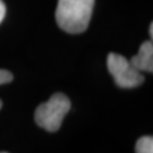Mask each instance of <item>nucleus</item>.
Listing matches in <instances>:
<instances>
[{
    "instance_id": "nucleus-2",
    "label": "nucleus",
    "mask_w": 153,
    "mask_h": 153,
    "mask_svg": "<svg viewBox=\"0 0 153 153\" xmlns=\"http://www.w3.org/2000/svg\"><path fill=\"white\" fill-rule=\"evenodd\" d=\"M69 109V99L62 93H55L47 102L40 104L36 108L34 119L40 127L53 133L60 128L62 120Z\"/></svg>"
},
{
    "instance_id": "nucleus-5",
    "label": "nucleus",
    "mask_w": 153,
    "mask_h": 153,
    "mask_svg": "<svg viewBox=\"0 0 153 153\" xmlns=\"http://www.w3.org/2000/svg\"><path fill=\"white\" fill-rule=\"evenodd\" d=\"M136 153H153V138L152 136H143L136 142L135 145Z\"/></svg>"
},
{
    "instance_id": "nucleus-8",
    "label": "nucleus",
    "mask_w": 153,
    "mask_h": 153,
    "mask_svg": "<svg viewBox=\"0 0 153 153\" xmlns=\"http://www.w3.org/2000/svg\"><path fill=\"white\" fill-rule=\"evenodd\" d=\"M150 35H151V39H152V36H153V25L152 24L150 25Z\"/></svg>"
},
{
    "instance_id": "nucleus-10",
    "label": "nucleus",
    "mask_w": 153,
    "mask_h": 153,
    "mask_svg": "<svg viewBox=\"0 0 153 153\" xmlns=\"http://www.w3.org/2000/svg\"><path fill=\"white\" fill-rule=\"evenodd\" d=\"M0 153H7V152H0Z\"/></svg>"
},
{
    "instance_id": "nucleus-6",
    "label": "nucleus",
    "mask_w": 153,
    "mask_h": 153,
    "mask_svg": "<svg viewBox=\"0 0 153 153\" xmlns=\"http://www.w3.org/2000/svg\"><path fill=\"white\" fill-rule=\"evenodd\" d=\"M13 78H14V76L10 71H6V69H0V85L11 82Z\"/></svg>"
},
{
    "instance_id": "nucleus-9",
    "label": "nucleus",
    "mask_w": 153,
    "mask_h": 153,
    "mask_svg": "<svg viewBox=\"0 0 153 153\" xmlns=\"http://www.w3.org/2000/svg\"><path fill=\"white\" fill-rule=\"evenodd\" d=\"M1 107H2V102H1V100H0V109H1Z\"/></svg>"
},
{
    "instance_id": "nucleus-1",
    "label": "nucleus",
    "mask_w": 153,
    "mask_h": 153,
    "mask_svg": "<svg viewBox=\"0 0 153 153\" xmlns=\"http://www.w3.org/2000/svg\"><path fill=\"white\" fill-rule=\"evenodd\" d=\"M94 0H58L56 21L65 32L77 34L88 28L92 17Z\"/></svg>"
},
{
    "instance_id": "nucleus-4",
    "label": "nucleus",
    "mask_w": 153,
    "mask_h": 153,
    "mask_svg": "<svg viewBox=\"0 0 153 153\" xmlns=\"http://www.w3.org/2000/svg\"><path fill=\"white\" fill-rule=\"evenodd\" d=\"M131 64L140 71H153V43L152 40L143 42L137 55L131 57Z\"/></svg>"
},
{
    "instance_id": "nucleus-3",
    "label": "nucleus",
    "mask_w": 153,
    "mask_h": 153,
    "mask_svg": "<svg viewBox=\"0 0 153 153\" xmlns=\"http://www.w3.org/2000/svg\"><path fill=\"white\" fill-rule=\"evenodd\" d=\"M107 66L116 84L123 88H133L140 86L144 82L141 71L131 64L126 57L111 52L107 59Z\"/></svg>"
},
{
    "instance_id": "nucleus-7",
    "label": "nucleus",
    "mask_w": 153,
    "mask_h": 153,
    "mask_svg": "<svg viewBox=\"0 0 153 153\" xmlns=\"http://www.w3.org/2000/svg\"><path fill=\"white\" fill-rule=\"evenodd\" d=\"M6 15V6L2 0H0V23L4 21Z\"/></svg>"
}]
</instances>
